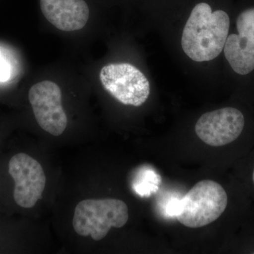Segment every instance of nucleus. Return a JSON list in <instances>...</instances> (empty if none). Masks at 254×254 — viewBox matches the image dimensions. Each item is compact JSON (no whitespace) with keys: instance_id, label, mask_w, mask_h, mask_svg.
Segmentation results:
<instances>
[{"instance_id":"nucleus-11","label":"nucleus","mask_w":254,"mask_h":254,"mask_svg":"<svg viewBox=\"0 0 254 254\" xmlns=\"http://www.w3.org/2000/svg\"><path fill=\"white\" fill-rule=\"evenodd\" d=\"M253 182H254V172H253Z\"/></svg>"},{"instance_id":"nucleus-7","label":"nucleus","mask_w":254,"mask_h":254,"mask_svg":"<svg viewBox=\"0 0 254 254\" xmlns=\"http://www.w3.org/2000/svg\"><path fill=\"white\" fill-rule=\"evenodd\" d=\"M245 127V118L240 110L225 108L203 114L195 126L201 141L210 146L231 143L240 136Z\"/></svg>"},{"instance_id":"nucleus-9","label":"nucleus","mask_w":254,"mask_h":254,"mask_svg":"<svg viewBox=\"0 0 254 254\" xmlns=\"http://www.w3.org/2000/svg\"><path fill=\"white\" fill-rule=\"evenodd\" d=\"M40 6L46 19L63 31L81 29L89 18V6L85 0H40Z\"/></svg>"},{"instance_id":"nucleus-6","label":"nucleus","mask_w":254,"mask_h":254,"mask_svg":"<svg viewBox=\"0 0 254 254\" xmlns=\"http://www.w3.org/2000/svg\"><path fill=\"white\" fill-rule=\"evenodd\" d=\"M9 173L15 182L16 204L23 208H33L46 187V175L41 164L26 153H18L10 160Z\"/></svg>"},{"instance_id":"nucleus-5","label":"nucleus","mask_w":254,"mask_h":254,"mask_svg":"<svg viewBox=\"0 0 254 254\" xmlns=\"http://www.w3.org/2000/svg\"><path fill=\"white\" fill-rule=\"evenodd\" d=\"M28 99L39 126L53 136L63 134L67 118L62 105L60 87L53 81L39 82L29 90Z\"/></svg>"},{"instance_id":"nucleus-3","label":"nucleus","mask_w":254,"mask_h":254,"mask_svg":"<svg viewBox=\"0 0 254 254\" xmlns=\"http://www.w3.org/2000/svg\"><path fill=\"white\" fill-rule=\"evenodd\" d=\"M128 220V206L115 198L86 199L78 203L74 210L73 227L82 237L103 240L112 227L121 228Z\"/></svg>"},{"instance_id":"nucleus-1","label":"nucleus","mask_w":254,"mask_h":254,"mask_svg":"<svg viewBox=\"0 0 254 254\" xmlns=\"http://www.w3.org/2000/svg\"><path fill=\"white\" fill-rule=\"evenodd\" d=\"M230 24L225 11L213 12L210 5L204 2L195 5L182 33L184 52L198 63L215 59L224 49Z\"/></svg>"},{"instance_id":"nucleus-2","label":"nucleus","mask_w":254,"mask_h":254,"mask_svg":"<svg viewBox=\"0 0 254 254\" xmlns=\"http://www.w3.org/2000/svg\"><path fill=\"white\" fill-rule=\"evenodd\" d=\"M227 205V195L223 187L213 180H203L177 201L175 216L185 226L200 228L218 220Z\"/></svg>"},{"instance_id":"nucleus-4","label":"nucleus","mask_w":254,"mask_h":254,"mask_svg":"<svg viewBox=\"0 0 254 254\" xmlns=\"http://www.w3.org/2000/svg\"><path fill=\"white\" fill-rule=\"evenodd\" d=\"M100 79L105 89L123 105L139 107L149 97V81L130 64H110L103 66Z\"/></svg>"},{"instance_id":"nucleus-10","label":"nucleus","mask_w":254,"mask_h":254,"mask_svg":"<svg viewBox=\"0 0 254 254\" xmlns=\"http://www.w3.org/2000/svg\"><path fill=\"white\" fill-rule=\"evenodd\" d=\"M11 65L9 60L0 51V82L9 81L11 78Z\"/></svg>"},{"instance_id":"nucleus-8","label":"nucleus","mask_w":254,"mask_h":254,"mask_svg":"<svg viewBox=\"0 0 254 254\" xmlns=\"http://www.w3.org/2000/svg\"><path fill=\"white\" fill-rule=\"evenodd\" d=\"M237 28L238 34L227 37L224 53L235 72L247 75L254 69V8L241 13Z\"/></svg>"}]
</instances>
